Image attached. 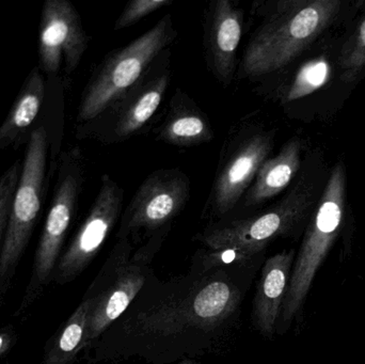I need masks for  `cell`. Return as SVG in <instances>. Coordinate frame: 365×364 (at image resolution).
<instances>
[{"mask_svg":"<svg viewBox=\"0 0 365 364\" xmlns=\"http://www.w3.org/2000/svg\"><path fill=\"white\" fill-rule=\"evenodd\" d=\"M340 0H287L264 21L249 42L242 68L249 76L276 72L291 63L334 24Z\"/></svg>","mask_w":365,"mask_h":364,"instance_id":"1","label":"cell"},{"mask_svg":"<svg viewBox=\"0 0 365 364\" xmlns=\"http://www.w3.org/2000/svg\"><path fill=\"white\" fill-rule=\"evenodd\" d=\"M346 172L342 162L332 169L323 194L313 212L281 309V321L289 324L308 296L315 275L334 246L344 220Z\"/></svg>","mask_w":365,"mask_h":364,"instance_id":"2","label":"cell"},{"mask_svg":"<svg viewBox=\"0 0 365 364\" xmlns=\"http://www.w3.org/2000/svg\"><path fill=\"white\" fill-rule=\"evenodd\" d=\"M58 164L57 181L51 207L47 214L34 254L31 275L26 286L17 316L29 309L53 281L68 229L78 207L83 190V164L81 150L73 147L62 153Z\"/></svg>","mask_w":365,"mask_h":364,"instance_id":"3","label":"cell"},{"mask_svg":"<svg viewBox=\"0 0 365 364\" xmlns=\"http://www.w3.org/2000/svg\"><path fill=\"white\" fill-rule=\"evenodd\" d=\"M47 149L46 130L44 126L36 128L28 139L23 168L0 251V298L6 296L12 286L17 267L42 211Z\"/></svg>","mask_w":365,"mask_h":364,"instance_id":"4","label":"cell"},{"mask_svg":"<svg viewBox=\"0 0 365 364\" xmlns=\"http://www.w3.org/2000/svg\"><path fill=\"white\" fill-rule=\"evenodd\" d=\"M175 38L170 15L149 31L111 53L94 73L81 96L77 121L88 122L119 102L156 56Z\"/></svg>","mask_w":365,"mask_h":364,"instance_id":"5","label":"cell"},{"mask_svg":"<svg viewBox=\"0 0 365 364\" xmlns=\"http://www.w3.org/2000/svg\"><path fill=\"white\" fill-rule=\"evenodd\" d=\"M317 186L299 182L265 213L214 229L204 235L203 241L210 249L234 250L242 260H249L272 239L289 234L306 222L317 207Z\"/></svg>","mask_w":365,"mask_h":364,"instance_id":"6","label":"cell"},{"mask_svg":"<svg viewBox=\"0 0 365 364\" xmlns=\"http://www.w3.org/2000/svg\"><path fill=\"white\" fill-rule=\"evenodd\" d=\"M124 192L119 184L104 175L96 200L68 245L60 256L53 281L59 286L76 279L96 258L121 215Z\"/></svg>","mask_w":365,"mask_h":364,"instance_id":"7","label":"cell"},{"mask_svg":"<svg viewBox=\"0 0 365 364\" xmlns=\"http://www.w3.org/2000/svg\"><path fill=\"white\" fill-rule=\"evenodd\" d=\"M190 194V181L178 169L152 173L139 186L122 216L118 237L166 226L181 213Z\"/></svg>","mask_w":365,"mask_h":364,"instance_id":"8","label":"cell"},{"mask_svg":"<svg viewBox=\"0 0 365 364\" xmlns=\"http://www.w3.org/2000/svg\"><path fill=\"white\" fill-rule=\"evenodd\" d=\"M38 36V68L56 75L63 66L66 76L81 63L89 38L81 16L68 0H46L43 4Z\"/></svg>","mask_w":365,"mask_h":364,"instance_id":"9","label":"cell"},{"mask_svg":"<svg viewBox=\"0 0 365 364\" xmlns=\"http://www.w3.org/2000/svg\"><path fill=\"white\" fill-rule=\"evenodd\" d=\"M272 149V136L261 132L242 143L219 173L212 194L217 215L229 213L255 181Z\"/></svg>","mask_w":365,"mask_h":364,"instance_id":"10","label":"cell"},{"mask_svg":"<svg viewBox=\"0 0 365 364\" xmlns=\"http://www.w3.org/2000/svg\"><path fill=\"white\" fill-rule=\"evenodd\" d=\"M244 14L230 0L215 2L206 26L207 53L217 78L229 85L236 70V53L242 36Z\"/></svg>","mask_w":365,"mask_h":364,"instance_id":"11","label":"cell"},{"mask_svg":"<svg viewBox=\"0 0 365 364\" xmlns=\"http://www.w3.org/2000/svg\"><path fill=\"white\" fill-rule=\"evenodd\" d=\"M295 251H282L266 260L253 301V320L265 337L274 335L289 288Z\"/></svg>","mask_w":365,"mask_h":364,"instance_id":"12","label":"cell"},{"mask_svg":"<svg viewBox=\"0 0 365 364\" xmlns=\"http://www.w3.org/2000/svg\"><path fill=\"white\" fill-rule=\"evenodd\" d=\"M145 281L143 269L130 265L119 271L110 288L94 296L88 327L87 346L125 312L140 292Z\"/></svg>","mask_w":365,"mask_h":364,"instance_id":"13","label":"cell"},{"mask_svg":"<svg viewBox=\"0 0 365 364\" xmlns=\"http://www.w3.org/2000/svg\"><path fill=\"white\" fill-rule=\"evenodd\" d=\"M45 96V78L38 66L32 68L8 115L0 125V150L19 147L36 122Z\"/></svg>","mask_w":365,"mask_h":364,"instance_id":"14","label":"cell"},{"mask_svg":"<svg viewBox=\"0 0 365 364\" xmlns=\"http://www.w3.org/2000/svg\"><path fill=\"white\" fill-rule=\"evenodd\" d=\"M302 142L292 139L283 145L278 155L266 160L249 188L246 205H257L280 194L287 187L300 168Z\"/></svg>","mask_w":365,"mask_h":364,"instance_id":"15","label":"cell"},{"mask_svg":"<svg viewBox=\"0 0 365 364\" xmlns=\"http://www.w3.org/2000/svg\"><path fill=\"white\" fill-rule=\"evenodd\" d=\"M168 83V74H163L141 85V89L133 96H128L118 115L115 137L128 138L143 128L160 107Z\"/></svg>","mask_w":365,"mask_h":364,"instance_id":"16","label":"cell"},{"mask_svg":"<svg viewBox=\"0 0 365 364\" xmlns=\"http://www.w3.org/2000/svg\"><path fill=\"white\" fill-rule=\"evenodd\" d=\"M94 297L85 299L45 350L42 364H71L87 346L90 314Z\"/></svg>","mask_w":365,"mask_h":364,"instance_id":"17","label":"cell"},{"mask_svg":"<svg viewBox=\"0 0 365 364\" xmlns=\"http://www.w3.org/2000/svg\"><path fill=\"white\" fill-rule=\"evenodd\" d=\"M238 293L225 281H212L191 297L187 316L191 324L210 327L225 321L237 306Z\"/></svg>","mask_w":365,"mask_h":364,"instance_id":"18","label":"cell"},{"mask_svg":"<svg viewBox=\"0 0 365 364\" xmlns=\"http://www.w3.org/2000/svg\"><path fill=\"white\" fill-rule=\"evenodd\" d=\"M214 136L207 118L195 110L173 113L160 128L158 138L171 145L190 147L207 142Z\"/></svg>","mask_w":365,"mask_h":364,"instance_id":"19","label":"cell"},{"mask_svg":"<svg viewBox=\"0 0 365 364\" xmlns=\"http://www.w3.org/2000/svg\"><path fill=\"white\" fill-rule=\"evenodd\" d=\"M331 75V66L325 57L315 58L306 62L296 73L285 100H296L314 93L323 87Z\"/></svg>","mask_w":365,"mask_h":364,"instance_id":"20","label":"cell"},{"mask_svg":"<svg viewBox=\"0 0 365 364\" xmlns=\"http://www.w3.org/2000/svg\"><path fill=\"white\" fill-rule=\"evenodd\" d=\"M339 68L345 83L356 80L365 72V13L341 51Z\"/></svg>","mask_w":365,"mask_h":364,"instance_id":"21","label":"cell"},{"mask_svg":"<svg viewBox=\"0 0 365 364\" xmlns=\"http://www.w3.org/2000/svg\"><path fill=\"white\" fill-rule=\"evenodd\" d=\"M23 162L16 160L0 175V251L8 228L13 198L21 177Z\"/></svg>","mask_w":365,"mask_h":364,"instance_id":"22","label":"cell"},{"mask_svg":"<svg viewBox=\"0 0 365 364\" xmlns=\"http://www.w3.org/2000/svg\"><path fill=\"white\" fill-rule=\"evenodd\" d=\"M173 4V0H133L124 8L115 24V30L123 29L138 23L154 11Z\"/></svg>","mask_w":365,"mask_h":364,"instance_id":"23","label":"cell"},{"mask_svg":"<svg viewBox=\"0 0 365 364\" xmlns=\"http://www.w3.org/2000/svg\"><path fill=\"white\" fill-rule=\"evenodd\" d=\"M16 340V333L14 329L6 328L0 331V358L10 352Z\"/></svg>","mask_w":365,"mask_h":364,"instance_id":"24","label":"cell"},{"mask_svg":"<svg viewBox=\"0 0 365 364\" xmlns=\"http://www.w3.org/2000/svg\"><path fill=\"white\" fill-rule=\"evenodd\" d=\"M178 364H197V363H193V361L186 360V361H182V363H180Z\"/></svg>","mask_w":365,"mask_h":364,"instance_id":"25","label":"cell"}]
</instances>
